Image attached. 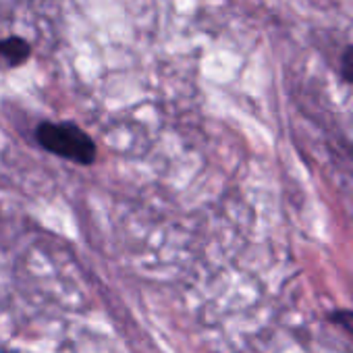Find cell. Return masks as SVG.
I'll return each mask as SVG.
<instances>
[{"label":"cell","mask_w":353,"mask_h":353,"mask_svg":"<svg viewBox=\"0 0 353 353\" xmlns=\"http://www.w3.org/2000/svg\"><path fill=\"white\" fill-rule=\"evenodd\" d=\"M341 67H343V77L353 83V46L345 50L343 61H341Z\"/></svg>","instance_id":"cell-4"},{"label":"cell","mask_w":353,"mask_h":353,"mask_svg":"<svg viewBox=\"0 0 353 353\" xmlns=\"http://www.w3.org/2000/svg\"><path fill=\"white\" fill-rule=\"evenodd\" d=\"M328 320L336 324L339 328H343L353 339V312L351 310H334L332 314H328Z\"/></svg>","instance_id":"cell-3"},{"label":"cell","mask_w":353,"mask_h":353,"mask_svg":"<svg viewBox=\"0 0 353 353\" xmlns=\"http://www.w3.org/2000/svg\"><path fill=\"white\" fill-rule=\"evenodd\" d=\"M32 46L23 38L0 40V69H15L30 61Z\"/></svg>","instance_id":"cell-2"},{"label":"cell","mask_w":353,"mask_h":353,"mask_svg":"<svg viewBox=\"0 0 353 353\" xmlns=\"http://www.w3.org/2000/svg\"><path fill=\"white\" fill-rule=\"evenodd\" d=\"M36 139L46 152L81 166H90L98 158L96 141L73 123L44 121L36 129Z\"/></svg>","instance_id":"cell-1"}]
</instances>
